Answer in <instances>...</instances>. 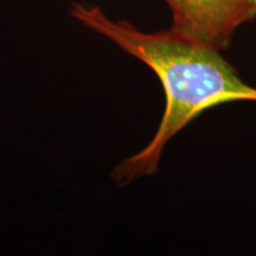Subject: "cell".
I'll return each instance as SVG.
<instances>
[{
	"label": "cell",
	"instance_id": "1",
	"mask_svg": "<svg viewBox=\"0 0 256 256\" xmlns=\"http://www.w3.org/2000/svg\"><path fill=\"white\" fill-rule=\"evenodd\" d=\"M70 14L114 42L151 68L165 92V110L152 140L112 172L124 186L158 171L164 147L204 110L235 101L256 102V88L240 78L220 51L182 37L172 30L146 34L124 20H112L100 8L75 2Z\"/></svg>",
	"mask_w": 256,
	"mask_h": 256
},
{
	"label": "cell",
	"instance_id": "2",
	"mask_svg": "<svg viewBox=\"0 0 256 256\" xmlns=\"http://www.w3.org/2000/svg\"><path fill=\"white\" fill-rule=\"evenodd\" d=\"M174 16L170 30L222 51L241 25L256 18V0H165Z\"/></svg>",
	"mask_w": 256,
	"mask_h": 256
}]
</instances>
